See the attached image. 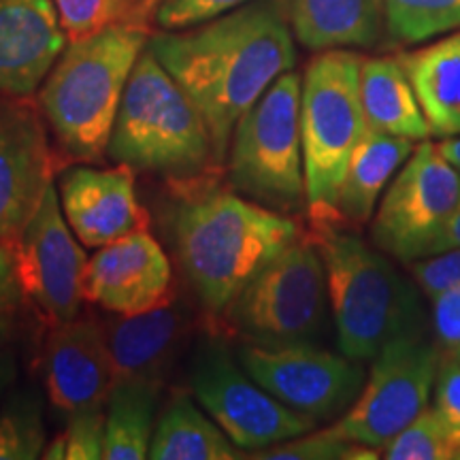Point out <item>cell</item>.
Returning a JSON list of instances; mask_svg holds the SVG:
<instances>
[{
    "label": "cell",
    "instance_id": "6da1fadb",
    "mask_svg": "<svg viewBox=\"0 0 460 460\" xmlns=\"http://www.w3.org/2000/svg\"><path fill=\"white\" fill-rule=\"evenodd\" d=\"M147 49L203 115L224 169L234 126L296 62L279 3L254 0L203 24L149 37Z\"/></svg>",
    "mask_w": 460,
    "mask_h": 460
},
{
    "label": "cell",
    "instance_id": "7a4b0ae2",
    "mask_svg": "<svg viewBox=\"0 0 460 460\" xmlns=\"http://www.w3.org/2000/svg\"><path fill=\"white\" fill-rule=\"evenodd\" d=\"M214 180L177 190L169 239L183 279L207 318L216 322L303 230L292 216L258 205L233 188H217Z\"/></svg>",
    "mask_w": 460,
    "mask_h": 460
},
{
    "label": "cell",
    "instance_id": "3957f363",
    "mask_svg": "<svg viewBox=\"0 0 460 460\" xmlns=\"http://www.w3.org/2000/svg\"><path fill=\"white\" fill-rule=\"evenodd\" d=\"M149 43L139 24H122L68 43L37 94L56 146L77 163L107 160L119 102Z\"/></svg>",
    "mask_w": 460,
    "mask_h": 460
},
{
    "label": "cell",
    "instance_id": "277c9868",
    "mask_svg": "<svg viewBox=\"0 0 460 460\" xmlns=\"http://www.w3.org/2000/svg\"><path fill=\"white\" fill-rule=\"evenodd\" d=\"M107 158L137 172L164 177L175 190L222 172L199 107L149 49L132 68Z\"/></svg>",
    "mask_w": 460,
    "mask_h": 460
},
{
    "label": "cell",
    "instance_id": "5b68a950",
    "mask_svg": "<svg viewBox=\"0 0 460 460\" xmlns=\"http://www.w3.org/2000/svg\"><path fill=\"white\" fill-rule=\"evenodd\" d=\"M309 234L324 261L341 354L373 360L393 339L420 332L422 309L416 290L382 250L339 224H314Z\"/></svg>",
    "mask_w": 460,
    "mask_h": 460
},
{
    "label": "cell",
    "instance_id": "8992f818",
    "mask_svg": "<svg viewBox=\"0 0 460 460\" xmlns=\"http://www.w3.org/2000/svg\"><path fill=\"white\" fill-rule=\"evenodd\" d=\"M362 58L326 49L309 62L301 88L307 211L314 224H337L335 205L356 146L367 132L360 102Z\"/></svg>",
    "mask_w": 460,
    "mask_h": 460
},
{
    "label": "cell",
    "instance_id": "52a82bcc",
    "mask_svg": "<svg viewBox=\"0 0 460 460\" xmlns=\"http://www.w3.org/2000/svg\"><path fill=\"white\" fill-rule=\"evenodd\" d=\"M301 88L295 71L281 75L234 126L224 163L234 192L286 216L307 205Z\"/></svg>",
    "mask_w": 460,
    "mask_h": 460
},
{
    "label": "cell",
    "instance_id": "ba28073f",
    "mask_svg": "<svg viewBox=\"0 0 460 460\" xmlns=\"http://www.w3.org/2000/svg\"><path fill=\"white\" fill-rule=\"evenodd\" d=\"M329 284L318 245L303 233L230 301L216 329L258 345L315 343L329 320Z\"/></svg>",
    "mask_w": 460,
    "mask_h": 460
},
{
    "label": "cell",
    "instance_id": "9c48e42d",
    "mask_svg": "<svg viewBox=\"0 0 460 460\" xmlns=\"http://www.w3.org/2000/svg\"><path fill=\"white\" fill-rule=\"evenodd\" d=\"M188 382L199 405L243 452L267 450L315 429L312 418L286 407L243 369L216 326L194 343Z\"/></svg>",
    "mask_w": 460,
    "mask_h": 460
},
{
    "label": "cell",
    "instance_id": "30bf717a",
    "mask_svg": "<svg viewBox=\"0 0 460 460\" xmlns=\"http://www.w3.org/2000/svg\"><path fill=\"white\" fill-rule=\"evenodd\" d=\"M458 207L460 172L439 147L422 141L384 192L373 217V243L405 264L433 256Z\"/></svg>",
    "mask_w": 460,
    "mask_h": 460
},
{
    "label": "cell",
    "instance_id": "8fae6325",
    "mask_svg": "<svg viewBox=\"0 0 460 460\" xmlns=\"http://www.w3.org/2000/svg\"><path fill=\"white\" fill-rule=\"evenodd\" d=\"M439 362V352L420 332L393 339L373 358L358 399L329 429L345 441L384 450L427 410Z\"/></svg>",
    "mask_w": 460,
    "mask_h": 460
},
{
    "label": "cell",
    "instance_id": "7c38bea8",
    "mask_svg": "<svg viewBox=\"0 0 460 460\" xmlns=\"http://www.w3.org/2000/svg\"><path fill=\"white\" fill-rule=\"evenodd\" d=\"M237 358L269 394L314 422L343 416L365 386V369L358 360L314 343L241 341Z\"/></svg>",
    "mask_w": 460,
    "mask_h": 460
},
{
    "label": "cell",
    "instance_id": "4fadbf2b",
    "mask_svg": "<svg viewBox=\"0 0 460 460\" xmlns=\"http://www.w3.org/2000/svg\"><path fill=\"white\" fill-rule=\"evenodd\" d=\"M11 245L22 286L43 324L49 329L77 318L85 301L88 256L68 226L56 183Z\"/></svg>",
    "mask_w": 460,
    "mask_h": 460
},
{
    "label": "cell",
    "instance_id": "5bb4252c",
    "mask_svg": "<svg viewBox=\"0 0 460 460\" xmlns=\"http://www.w3.org/2000/svg\"><path fill=\"white\" fill-rule=\"evenodd\" d=\"M48 122L28 96L0 94V241L26 226L56 175Z\"/></svg>",
    "mask_w": 460,
    "mask_h": 460
},
{
    "label": "cell",
    "instance_id": "9a60e30c",
    "mask_svg": "<svg viewBox=\"0 0 460 460\" xmlns=\"http://www.w3.org/2000/svg\"><path fill=\"white\" fill-rule=\"evenodd\" d=\"M85 301L113 315H137L175 296L177 284L164 247L147 230L96 247L84 278Z\"/></svg>",
    "mask_w": 460,
    "mask_h": 460
},
{
    "label": "cell",
    "instance_id": "2e32d148",
    "mask_svg": "<svg viewBox=\"0 0 460 460\" xmlns=\"http://www.w3.org/2000/svg\"><path fill=\"white\" fill-rule=\"evenodd\" d=\"M43 382L49 405L65 420L88 407L105 405L115 384L105 324L77 315L49 326L43 345Z\"/></svg>",
    "mask_w": 460,
    "mask_h": 460
},
{
    "label": "cell",
    "instance_id": "e0dca14e",
    "mask_svg": "<svg viewBox=\"0 0 460 460\" xmlns=\"http://www.w3.org/2000/svg\"><path fill=\"white\" fill-rule=\"evenodd\" d=\"M68 226L84 247H102L137 230L149 216L137 194V171L126 164L73 166L58 183Z\"/></svg>",
    "mask_w": 460,
    "mask_h": 460
},
{
    "label": "cell",
    "instance_id": "ac0fdd59",
    "mask_svg": "<svg viewBox=\"0 0 460 460\" xmlns=\"http://www.w3.org/2000/svg\"><path fill=\"white\" fill-rule=\"evenodd\" d=\"M177 292L156 309L137 315L111 314L102 322L115 384L146 382L164 388L194 329V315Z\"/></svg>",
    "mask_w": 460,
    "mask_h": 460
},
{
    "label": "cell",
    "instance_id": "d6986e66",
    "mask_svg": "<svg viewBox=\"0 0 460 460\" xmlns=\"http://www.w3.org/2000/svg\"><path fill=\"white\" fill-rule=\"evenodd\" d=\"M66 41L54 0H0V94L32 96Z\"/></svg>",
    "mask_w": 460,
    "mask_h": 460
},
{
    "label": "cell",
    "instance_id": "ffe728a7",
    "mask_svg": "<svg viewBox=\"0 0 460 460\" xmlns=\"http://www.w3.org/2000/svg\"><path fill=\"white\" fill-rule=\"evenodd\" d=\"M296 41L307 49L371 48L382 32V0H284Z\"/></svg>",
    "mask_w": 460,
    "mask_h": 460
},
{
    "label": "cell",
    "instance_id": "44dd1931",
    "mask_svg": "<svg viewBox=\"0 0 460 460\" xmlns=\"http://www.w3.org/2000/svg\"><path fill=\"white\" fill-rule=\"evenodd\" d=\"M411 143L413 141L402 139V137L367 128L365 137L354 149L341 190H339L335 205L339 226L360 228L371 220L390 177L413 152Z\"/></svg>",
    "mask_w": 460,
    "mask_h": 460
},
{
    "label": "cell",
    "instance_id": "7402d4cb",
    "mask_svg": "<svg viewBox=\"0 0 460 460\" xmlns=\"http://www.w3.org/2000/svg\"><path fill=\"white\" fill-rule=\"evenodd\" d=\"M360 102L367 128L427 141L430 126L399 58H369L360 66Z\"/></svg>",
    "mask_w": 460,
    "mask_h": 460
},
{
    "label": "cell",
    "instance_id": "603a6c76",
    "mask_svg": "<svg viewBox=\"0 0 460 460\" xmlns=\"http://www.w3.org/2000/svg\"><path fill=\"white\" fill-rule=\"evenodd\" d=\"M197 405L190 390H172L156 420L149 446L152 460H239L247 454Z\"/></svg>",
    "mask_w": 460,
    "mask_h": 460
},
{
    "label": "cell",
    "instance_id": "cb8c5ba5",
    "mask_svg": "<svg viewBox=\"0 0 460 460\" xmlns=\"http://www.w3.org/2000/svg\"><path fill=\"white\" fill-rule=\"evenodd\" d=\"M399 60L416 92L430 135H460V31L402 54Z\"/></svg>",
    "mask_w": 460,
    "mask_h": 460
},
{
    "label": "cell",
    "instance_id": "d4e9b609",
    "mask_svg": "<svg viewBox=\"0 0 460 460\" xmlns=\"http://www.w3.org/2000/svg\"><path fill=\"white\" fill-rule=\"evenodd\" d=\"M163 388L146 382H118L105 401L107 460L149 458Z\"/></svg>",
    "mask_w": 460,
    "mask_h": 460
},
{
    "label": "cell",
    "instance_id": "484cf974",
    "mask_svg": "<svg viewBox=\"0 0 460 460\" xmlns=\"http://www.w3.org/2000/svg\"><path fill=\"white\" fill-rule=\"evenodd\" d=\"M45 446L43 399L34 390H22L0 407V460L43 458Z\"/></svg>",
    "mask_w": 460,
    "mask_h": 460
},
{
    "label": "cell",
    "instance_id": "4316f807",
    "mask_svg": "<svg viewBox=\"0 0 460 460\" xmlns=\"http://www.w3.org/2000/svg\"><path fill=\"white\" fill-rule=\"evenodd\" d=\"M390 37L422 43L460 28V0H382Z\"/></svg>",
    "mask_w": 460,
    "mask_h": 460
},
{
    "label": "cell",
    "instance_id": "83f0119b",
    "mask_svg": "<svg viewBox=\"0 0 460 460\" xmlns=\"http://www.w3.org/2000/svg\"><path fill=\"white\" fill-rule=\"evenodd\" d=\"M382 452L386 460H460V430L427 407Z\"/></svg>",
    "mask_w": 460,
    "mask_h": 460
},
{
    "label": "cell",
    "instance_id": "f1b7e54d",
    "mask_svg": "<svg viewBox=\"0 0 460 460\" xmlns=\"http://www.w3.org/2000/svg\"><path fill=\"white\" fill-rule=\"evenodd\" d=\"M68 43L122 24H139L147 11L137 0H54Z\"/></svg>",
    "mask_w": 460,
    "mask_h": 460
},
{
    "label": "cell",
    "instance_id": "f546056e",
    "mask_svg": "<svg viewBox=\"0 0 460 460\" xmlns=\"http://www.w3.org/2000/svg\"><path fill=\"white\" fill-rule=\"evenodd\" d=\"M105 405L88 407L65 420V429L45 446V460H101L105 458Z\"/></svg>",
    "mask_w": 460,
    "mask_h": 460
},
{
    "label": "cell",
    "instance_id": "4dcf8cb0",
    "mask_svg": "<svg viewBox=\"0 0 460 460\" xmlns=\"http://www.w3.org/2000/svg\"><path fill=\"white\" fill-rule=\"evenodd\" d=\"M34 312L17 273L11 241H0V348H11L24 335L28 314Z\"/></svg>",
    "mask_w": 460,
    "mask_h": 460
},
{
    "label": "cell",
    "instance_id": "1f68e13d",
    "mask_svg": "<svg viewBox=\"0 0 460 460\" xmlns=\"http://www.w3.org/2000/svg\"><path fill=\"white\" fill-rule=\"evenodd\" d=\"M354 444L337 437L331 429L309 430V433L298 435L295 439L281 441L278 446L267 447V450L250 454L256 460H345L349 458Z\"/></svg>",
    "mask_w": 460,
    "mask_h": 460
},
{
    "label": "cell",
    "instance_id": "d6a6232c",
    "mask_svg": "<svg viewBox=\"0 0 460 460\" xmlns=\"http://www.w3.org/2000/svg\"><path fill=\"white\" fill-rule=\"evenodd\" d=\"M247 3L254 0H163L156 9V22L163 31H183L243 7Z\"/></svg>",
    "mask_w": 460,
    "mask_h": 460
},
{
    "label": "cell",
    "instance_id": "836d02e7",
    "mask_svg": "<svg viewBox=\"0 0 460 460\" xmlns=\"http://www.w3.org/2000/svg\"><path fill=\"white\" fill-rule=\"evenodd\" d=\"M411 275L430 301L460 286V247L411 262Z\"/></svg>",
    "mask_w": 460,
    "mask_h": 460
},
{
    "label": "cell",
    "instance_id": "e575fe53",
    "mask_svg": "<svg viewBox=\"0 0 460 460\" xmlns=\"http://www.w3.org/2000/svg\"><path fill=\"white\" fill-rule=\"evenodd\" d=\"M435 410L460 430V360L439 362L435 379Z\"/></svg>",
    "mask_w": 460,
    "mask_h": 460
},
{
    "label": "cell",
    "instance_id": "d590c367",
    "mask_svg": "<svg viewBox=\"0 0 460 460\" xmlns=\"http://www.w3.org/2000/svg\"><path fill=\"white\" fill-rule=\"evenodd\" d=\"M433 324L444 348L460 349V286L433 298Z\"/></svg>",
    "mask_w": 460,
    "mask_h": 460
},
{
    "label": "cell",
    "instance_id": "8d00e7d4",
    "mask_svg": "<svg viewBox=\"0 0 460 460\" xmlns=\"http://www.w3.org/2000/svg\"><path fill=\"white\" fill-rule=\"evenodd\" d=\"M17 379V356L11 348H0V399Z\"/></svg>",
    "mask_w": 460,
    "mask_h": 460
},
{
    "label": "cell",
    "instance_id": "74e56055",
    "mask_svg": "<svg viewBox=\"0 0 460 460\" xmlns=\"http://www.w3.org/2000/svg\"><path fill=\"white\" fill-rule=\"evenodd\" d=\"M454 247H460V207L456 209V214L452 216V220L446 226L441 239L437 241L433 254H439V252H446V250H454Z\"/></svg>",
    "mask_w": 460,
    "mask_h": 460
},
{
    "label": "cell",
    "instance_id": "f35d334b",
    "mask_svg": "<svg viewBox=\"0 0 460 460\" xmlns=\"http://www.w3.org/2000/svg\"><path fill=\"white\" fill-rule=\"evenodd\" d=\"M437 147H439L441 156H444L447 163L460 172V135L446 137V141H441Z\"/></svg>",
    "mask_w": 460,
    "mask_h": 460
},
{
    "label": "cell",
    "instance_id": "ab89813d",
    "mask_svg": "<svg viewBox=\"0 0 460 460\" xmlns=\"http://www.w3.org/2000/svg\"><path fill=\"white\" fill-rule=\"evenodd\" d=\"M137 3H139L141 7L149 13V11H152V9H158V4L163 3V0H137Z\"/></svg>",
    "mask_w": 460,
    "mask_h": 460
},
{
    "label": "cell",
    "instance_id": "60d3db41",
    "mask_svg": "<svg viewBox=\"0 0 460 460\" xmlns=\"http://www.w3.org/2000/svg\"><path fill=\"white\" fill-rule=\"evenodd\" d=\"M456 358L460 360V349H456Z\"/></svg>",
    "mask_w": 460,
    "mask_h": 460
}]
</instances>
